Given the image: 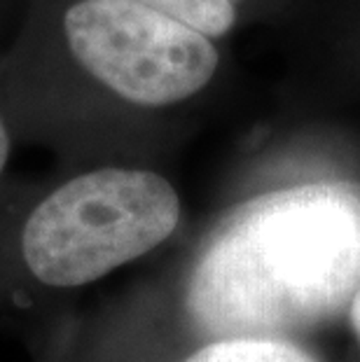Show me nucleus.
<instances>
[{"label":"nucleus","mask_w":360,"mask_h":362,"mask_svg":"<svg viewBox=\"0 0 360 362\" xmlns=\"http://www.w3.org/2000/svg\"><path fill=\"white\" fill-rule=\"evenodd\" d=\"M360 283V206L327 187L260 197L234 213L190 281L204 334L277 337L344 309Z\"/></svg>","instance_id":"nucleus-1"},{"label":"nucleus","mask_w":360,"mask_h":362,"mask_svg":"<svg viewBox=\"0 0 360 362\" xmlns=\"http://www.w3.org/2000/svg\"><path fill=\"white\" fill-rule=\"evenodd\" d=\"M180 199L143 168H96L45 197L26 220L21 255L52 288L94 283L155 250L175 232Z\"/></svg>","instance_id":"nucleus-2"},{"label":"nucleus","mask_w":360,"mask_h":362,"mask_svg":"<svg viewBox=\"0 0 360 362\" xmlns=\"http://www.w3.org/2000/svg\"><path fill=\"white\" fill-rule=\"evenodd\" d=\"M73 59L136 105H173L213 80L220 54L206 33L139 0H78L64 17Z\"/></svg>","instance_id":"nucleus-3"},{"label":"nucleus","mask_w":360,"mask_h":362,"mask_svg":"<svg viewBox=\"0 0 360 362\" xmlns=\"http://www.w3.org/2000/svg\"><path fill=\"white\" fill-rule=\"evenodd\" d=\"M185 362H318L309 351L277 337H229L206 344Z\"/></svg>","instance_id":"nucleus-4"},{"label":"nucleus","mask_w":360,"mask_h":362,"mask_svg":"<svg viewBox=\"0 0 360 362\" xmlns=\"http://www.w3.org/2000/svg\"><path fill=\"white\" fill-rule=\"evenodd\" d=\"M139 3L185 21L209 37L227 35L236 24V7L232 0H139Z\"/></svg>","instance_id":"nucleus-5"},{"label":"nucleus","mask_w":360,"mask_h":362,"mask_svg":"<svg viewBox=\"0 0 360 362\" xmlns=\"http://www.w3.org/2000/svg\"><path fill=\"white\" fill-rule=\"evenodd\" d=\"M349 320H351V327H354L356 339L360 344V283H358L354 297H351V302H349Z\"/></svg>","instance_id":"nucleus-6"},{"label":"nucleus","mask_w":360,"mask_h":362,"mask_svg":"<svg viewBox=\"0 0 360 362\" xmlns=\"http://www.w3.org/2000/svg\"><path fill=\"white\" fill-rule=\"evenodd\" d=\"M7 157H10V138H7V129H5V122L0 117V173L7 164Z\"/></svg>","instance_id":"nucleus-7"}]
</instances>
